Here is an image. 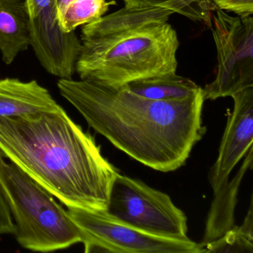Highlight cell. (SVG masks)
Wrapping results in <instances>:
<instances>
[{"instance_id": "6da1fadb", "label": "cell", "mask_w": 253, "mask_h": 253, "mask_svg": "<svg viewBox=\"0 0 253 253\" xmlns=\"http://www.w3.org/2000/svg\"><path fill=\"white\" fill-rule=\"evenodd\" d=\"M57 88L96 132L156 171L184 165L206 132L203 89L183 100L161 101L137 95L126 85L89 80L60 79Z\"/></svg>"}, {"instance_id": "7a4b0ae2", "label": "cell", "mask_w": 253, "mask_h": 253, "mask_svg": "<svg viewBox=\"0 0 253 253\" xmlns=\"http://www.w3.org/2000/svg\"><path fill=\"white\" fill-rule=\"evenodd\" d=\"M0 152L67 208L107 209L118 170L63 108L0 118Z\"/></svg>"}, {"instance_id": "3957f363", "label": "cell", "mask_w": 253, "mask_h": 253, "mask_svg": "<svg viewBox=\"0 0 253 253\" xmlns=\"http://www.w3.org/2000/svg\"><path fill=\"white\" fill-rule=\"evenodd\" d=\"M81 41L75 70L81 80L121 86L177 71L180 42L167 20Z\"/></svg>"}, {"instance_id": "277c9868", "label": "cell", "mask_w": 253, "mask_h": 253, "mask_svg": "<svg viewBox=\"0 0 253 253\" xmlns=\"http://www.w3.org/2000/svg\"><path fill=\"white\" fill-rule=\"evenodd\" d=\"M0 187L16 225L14 235L23 248L51 253L81 243L67 210L1 152Z\"/></svg>"}, {"instance_id": "5b68a950", "label": "cell", "mask_w": 253, "mask_h": 253, "mask_svg": "<svg viewBox=\"0 0 253 253\" xmlns=\"http://www.w3.org/2000/svg\"><path fill=\"white\" fill-rule=\"evenodd\" d=\"M106 211L114 218L152 235L189 238L187 217L168 195L119 172L112 180Z\"/></svg>"}, {"instance_id": "8992f818", "label": "cell", "mask_w": 253, "mask_h": 253, "mask_svg": "<svg viewBox=\"0 0 253 253\" xmlns=\"http://www.w3.org/2000/svg\"><path fill=\"white\" fill-rule=\"evenodd\" d=\"M85 253H202L201 244L152 235L112 217L104 211L67 208Z\"/></svg>"}, {"instance_id": "52a82bcc", "label": "cell", "mask_w": 253, "mask_h": 253, "mask_svg": "<svg viewBox=\"0 0 253 253\" xmlns=\"http://www.w3.org/2000/svg\"><path fill=\"white\" fill-rule=\"evenodd\" d=\"M210 29L217 66L214 81L203 89L204 100L232 97L253 87V17H232L216 8L211 14Z\"/></svg>"}, {"instance_id": "ba28073f", "label": "cell", "mask_w": 253, "mask_h": 253, "mask_svg": "<svg viewBox=\"0 0 253 253\" xmlns=\"http://www.w3.org/2000/svg\"><path fill=\"white\" fill-rule=\"evenodd\" d=\"M234 109L219 149L218 157L209 174L214 195L229 181L235 166L253 147V87H249L232 95Z\"/></svg>"}, {"instance_id": "9c48e42d", "label": "cell", "mask_w": 253, "mask_h": 253, "mask_svg": "<svg viewBox=\"0 0 253 253\" xmlns=\"http://www.w3.org/2000/svg\"><path fill=\"white\" fill-rule=\"evenodd\" d=\"M47 88L37 81L0 80V118L57 112L62 109Z\"/></svg>"}, {"instance_id": "30bf717a", "label": "cell", "mask_w": 253, "mask_h": 253, "mask_svg": "<svg viewBox=\"0 0 253 253\" xmlns=\"http://www.w3.org/2000/svg\"><path fill=\"white\" fill-rule=\"evenodd\" d=\"M29 17L24 0H0V53L6 65L30 46Z\"/></svg>"}, {"instance_id": "8fae6325", "label": "cell", "mask_w": 253, "mask_h": 253, "mask_svg": "<svg viewBox=\"0 0 253 253\" xmlns=\"http://www.w3.org/2000/svg\"><path fill=\"white\" fill-rule=\"evenodd\" d=\"M253 151L252 147L245 155L242 166L240 167L235 177L230 182L228 181L221 190L214 195L201 244L217 240L235 226L234 213L237 196L244 174L253 165Z\"/></svg>"}, {"instance_id": "7c38bea8", "label": "cell", "mask_w": 253, "mask_h": 253, "mask_svg": "<svg viewBox=\"0 0 253 253\" xmlns=\"http://www.w3.org/2000/svg\"><path fill=\"white\" fill-rule=\"evenodd\" d=\"M171 14L173 13L171 11L164 8L124 7L116 12L103 16L96 21L83 26L81 40L97 38L152 22L168 21Z\"/></svg>"}, {"instance_id": "4fadbf2b", "label": "cell", "mask_w": 253, "mask_h": 253, "mask_svg": "<svg viewBox=\"0 0 253 253\" xmlns=\"http://www.w3.org/2000/svg\"><path fill=\"white\" fill-rule=\"evenodd\" d=\"M126 86L137 95L161 101L183 100L203 89L189 78L179 76L176 73L137 80L127 84Z\"/></svg>"}, {"instance_id": "5bb4252c", "label": "cell", "mask_w": 253, "mask_h": 253, "mask_svg": "<svg viewBox=\"0 0 253 253\" xmlns=\"http://www.w3.org/2000/svg\"><path fill=\"white\" fill-rule=\"evenodd\" d=\"M129 8H161L169 10L210 29L211 14L217 7L211 0H124Z\"/></svg>"}, {"instance_id": "9a60e30c", "label": "cell", "mask_w": 253, "mask_h": 253, "mask_svg": "<svg viewBox=\"0 0 253 253\" xmlns=\"http://www.w3.org/2000/svg\"><path fill=\"white\" fill-rule=\"evenodd\" d=\"M116 4L115 0H73L58 16L59 24L63 32H74L79 26L98 20Z\"/></svg>"}, {"instance_id": "2e32d148", "label": "cell", "mask_w": 253, "mask_h": 253, "mask_svg": "<svg viewBox=\"0 0 253 253\" xmlns=\"http://www.w3.org/2000/svg\"><path fill=\"white\" fill-rule=\"evenodd\" d=\"M203 253H229L242 252L253 253V205L241 226L231 228L217 240L201 244Z\"/></svg>"}, {"instance_id": "e0dca14e", "label": "cell", "mask_w": 253, "mask_h": 253, "mask_svg": "<svg viewBox=\"0 0 253 253\" xmlns=\"http://www.w3.org/2000/svg\"><path fill=\"white\" fill-rule=\"evenodd\" d=\"M211 2L219 9L232 11L240 17L253 14V0H211Z\"/></svg>"}, {"instance_id": "ac0fdd59", "label": "cell", "mask_w": 253, "mask_h": 253, "mask_svg": "<svg viewBox=\"0 0 253 253\" xmlns=\"http://www.w3.org/2000/svg\"><path fill=\"white\" fill-rule=\"evenodd\" d=\"M16 225L0 187V235H15Z\"/></svg>"}, {"instance_id": "d6986e66", "label": "cell", "mask_w": 253, "mask_h": 253, "mask_svg": "<svg viewBox=\"0 0 253 253\" xmlns=\"http://www.w3.org/2000/svg\"><path fill=\"white\" fill-rule=\"evenodd\" d=\"M73 0H55L56 8H57V17L63 12L68 4Z\"/></svg>"}]
</instances>
